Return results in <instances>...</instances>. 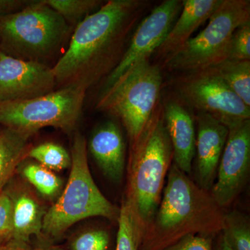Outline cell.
I'll return each instance as SVG.
<instances>
[{
	"instance_id": "6da1fadb",
	"label": "cell",
	"mask_w": 250,
	"mask_h": 250,
	"mask_svg": "<svg viewBox=\"0 0 250 250\" xmlns=\"http://www.w3.org/2000/svg\"><path fill=\"white\" fill-rule=\"evenodd\" d=\"M148 2L110 0L77 24L68 47L52 67L57 89L86 92L118 65Z\"/></svg>"
},
{
	"instance_id": "7a4b0ae2",
	"label": "cell",
	"mask_w": 250,
	"mask_h": 250,
	"mask_svg": "<svg viewBox=\"0 0 250 250\" xmlns=\"http://www.w3.org/2000/svg\"><path fill=\"white\" fill-rule=\"evenodd\" d=\"M223 215L210 192L172 163L160 204L143 235L140 250H161L188 235L215 237L221 232Z\"/></svg>"
},
{
	"instance_id": "3957f363",
	"label": "cell",
	"mask_w": 250,
	"mask_h": 250,
	"mask_svg": "<svg viewBox=\"0 0 250 250\" xmlns=\"http://www.w3.org/2000/svg\"><path fill=\"white\" fill-rule=\"evenodd\" d=\"M130 146L124 199L131 207L143 237L160 204L173 161L162 106L157 105L139 139Z\"/></svg>"
},
{
	"instance_id": "277c9868",
	"label": "cell",
	"mask_w": 250,
	"mask_h": 250,
	"mask_svg": "<svg viewBox=\"0 0 250 250\" xmlns=\"http://www.w3.org/2000/svg\"><path fill=\"white\" fill-rule=\"evenodd\" d=\"M70 154L66 185L44 217L42 236L52 243L81 220L92 217L117 220L119 215V208L108 201L94 182L88 166L87 141L80 133L74 136Z\"/></svg>"
},
{
	"instance_id": "5b68a950",
	"label": "cell",
	"mask_w": 250,
	"mask_h": 250,
	"mask_svg": "<svg viewBox=\"0 0 250 250\" xmlns=\"http://www.w3.org/2000/svg\"><path fill=\"white\" fill-rule=\"evenodd\" d=\"M72 27L41 1L0 19V52L48 65L68 40Z\"/></svg>"
},
{
	"instance_id": "8992f818",
	"label": "cell",
	"mask_w": 250,
	"mask_h": 250,
	"mask_svg": "<svg viewBox=\"0 0 250 250\" xmlns=\"http://www.w3.org/2000/svg\"><path fill=\"white\" fill-rule=\"evenodd\" d=\"M248 22L249 0H223L205 29L166 57L164 65L168 70L188 74L215 67L228 59L233 34Z\"/></svg>"
},
{
	"instance_id": "52a82bcc",
	"label": "cell",
	"mask_w": 250,
	"mask_h": 250,
	"mask_svg": "<svg viewBox=\"0 0 250 250\" xmlns=\"http://www.w3.org/2000/svg\"><path fill=\"white\" fill-rule=\"evenodd\" d=\"M162 82L159 67L144 59L99 97L97 108L119 118L133 144L159 104Z\"/></svg>"
},
{
	"instance_id": "ba28073f",
	"label": "cell",
	"mask_w": 250,
	"mask_h": 250,
	"mask_svg": "<svg viewBox=\"0 0 250 250\" xmlns=\"http://www.w3.org/2000/svg\"><path fill=\"white\" fill-rule=\"evenodd\" d=\"M85 97L84 91L62 88L35 98L0 103V125L33 135L48 126L70 134L80 121Z\"/></svg>"
},
{
	"instance_id": "9c48e42d",
	"label": "cell",
	"mask_w": 250,
	"mask_h": 250,
	"mask_svg": "<svg viewBox=\"0 0 250 250\" xmlns=\"http://www.w3.org/2000/svg\"><path fill=\"white\" fill-rule=\"evenodd\" d=\"M179 93L198 112L208 113L227 126L250 119V107L243 103L213 68L189 74Z\"/></svg>"
},
{
	"instance_id": "30bf717a",
	"label": "cell",
	"mask_w": 250,
	"mask_h": 250,
	"mask_svg": "<svg viewBox=\"0 0 250 250\" xmlns=\"http://www.w3.org/2000/svg\"><path fill=\"white\" fill-rule=\"evenodd\" d=\"M182 9V1L166 0L156 6L136 27L121 62L103 80L100 96L106 93L125 72L161 45Z\"/></svg>"
},
{
	"instance_id": "8fae6325",
	"label": "cell",
	"mask_w": 250,
	"mask_h": 250,
	"mask_svg": "<svg viewBox=\"0 0 250 250\" xmlns=\"http://www.w3.org/2000/svg\"><path fill=\"white\" fill-rule=\"evenodd\" d=\"M228 140L210 194L222 208L229 207L247 183L250 170V119L228 126Z\"/></svg>"
},
{
	"instance_id": "7c38bea8",
	"label": "cell",
	"mask_w": 250,
	"mask_h": 250,
	"mask_svg": "<svg viewBox=\"0 0 250 250\" xmlns=\"http://www.w3.org/2000/svg\"><path fill=\"white\" fill-rule=\"evenodd\" d=\"M56 88L52 67L0 52V103L37 98Z\"/></svg>"
},
{
	"instance_id": "4fadbf2b",
	"label": "cell",
	"mask_w": 250,
	"mask_h": 250,
	"mask_svg": "<svg viewBox=\"0 0 250 250\" xmlns=\"http://www.w3.org/2000/svg\"><path fill=\"white\" fill-rule=\"evenodd\" d=\"M195 119L197 125L195 153L196 183L202 188L210 191L228 140L229 129L208 113L198 112Z\"/></svg>"
},
{
	"instance_id": "5bb4252c",
	"label": "cell",
	"mask_w": 250,
	"mask_h": 250,
	"mask_svg": "<svg viewBox=\"0 0 250 250\" xmlns=\"http://www.w3.org/2000/svg\"><path fill=\"white\" fill-rule=\"evenodd\" d=\"M164 118L173 152V164L189 175L195 153V120L183 105L174 100L166 103Z\"/></svg>"
},
{
	"instance_id": "9a60e30c",
	"label": "cell",
	"mask_w": 250,
	"mask_h": 250,
	"mask_svg": "<svg viewBox=\"0 0 250 250\" xmlns=\"http://www.w3.org/2000/svg\"><path fill=\"white\" fill-rule=\"evenodd\" d=\"M89 151L103 174L115 182L124 174L126 146L121 128L113 121L100 125L87 142Z\"/></svg>"
},
{
	"instance_id": "2e32d148",
	"label": "cell",
	"mask_w": 250,
	"mask_h": 250,
	"mask_svg": "<svg viewBox=\"0 0 250 250\" xmlns=\"http://www.w3.org/2000/svg\"><path fill=\"white\" fill-rule=\"evenodd\" d=\"M5 190L11 197L14 212L12 239L29 242L32 236L43 238L42 225L46 210L40 199L24 184L10 182Z\"/></svg>"
},
{
	"instance_id": "e0dca14e",
	"label": "cell",
	"mask_w": 250,
	"mask_h": 250,
	"mask_svg": "<svg viewBox=\"0 0 250 250\" xmlns=\"http://www.w3.org/2000/svg\"><path fill=\"white\" fill-rule=\"evenodd\" d=\"M223 0H184L182 9L165 40L156 51L167 57L180 49L197 28L209 19Z\"/></svg>"
},
{
	"instance_id": "ac0fdd59",
	"label": "cell",
	"mask_w": 250,
	"mask_h": 250,
	"mask_svg": "<svg viewBox=\"0 0 250 250\" xmlns=\"http://www.w3.org/2000/svg\"><path fill=\"white\" fill-rule=\"evenodd\" d=\"M32 136L13 128L0 130V192L12 180L18 167L25 160Z\"/></svg>"
},
{
	"instance_id": "d6986e66",
	"label": "cell",
	"mask_w": 250,
	"mask_h": 250,
	"mask_svg": "<svg viewBox=\"0 0 250 250\" xmlns=\"http://www.w3.org/2000/svg\"><path fill=\"white\" fill-rule=\"evenodd\" d=\"M19 172L27 183L48 200L58 198L62 190V181L53 171L49 170L36 161H22L18 167Z\"/></svg>"
},
{
	"instance_id": "ffe728a7",
	"label": "cell",
	"mask_w": 250,
	"mask_h": 250,
	"mask_svg": "<svg viewBox=\"0 0 250 250\" xmlns=\"http://www.w3.org/2000/svg\"><path fill=\"white\" fill-rule=\"evenodd\" d=\"M211 68L250 107V61L226 59Z\"/></svg>"
},
{
	"instance_id": "44dd1931",
	"label": "cell",
	"mask_w": 250,
	"mask_h": 250,
	"mask_svg": "<svg viewBox=\"0 0 250 250\" xmlns=\"http://www.w3.org/2000/svg\"><path fill=\"white\" fill-rule=\"evenodd\" d=\"M220 233L233 250H250L249 215L236 210L224 213Z\"/></svg>"
},
{
	"instance_id": "7402d4cb",
	"label": "cell",
	"mask_w": 250,
	"mask_h": 250,
	"mask_svg": "<svg viewBox=\"0 0 250 250\" xmlns=\"http://www.w3.org/2000/svg\"><path fill=\"white\" fill-rule=\"evenodd\" d=\"M26 159H33L49 170L59 172L70 167L71 154L60 145L46 142L28 149Z\"/></svg>"
},
{
	"instance_id": "603a6c76",
	"label": "cell",
	"mask_w": 250,
	"mask_h": 250,
	"mask_svg": "<svg viewBox=\"0 0 250 250\" xmlns=\"http://www.w3.org/2000/svg\"><path fill=\"white\" fill-rule=\"evenodd\" d=\"M115 250H140L143 234L138 226L131 207L123 199L118 218Z\"/></svg>"
},
{
	"instance_id": "cb8c5ba5",
	"label": "cell",
	"mask_w": 250,
	"mask_h": 250,
	"mask_svg": "<svg viewBox=\"0 0 250 250\" xmlns=\"http://www.w3.org/2000/svg\"><path fill=\"white\" fill-rule=\"evenodd\" d=\"M46 4L54 9L65 22L73 28L76 27L95 9L103 6L100 0H43Z\"/></svg>"
},
{
	"instance_id": "d4e9b609",
	"label": "cell",
	"mask_w": 250,
	"mask_h": 250,
	"mask_svg": "<svg viewBox=\"0 0 250 250\" xmlns=\"http://www.w3.org/2000/svg\"><path fill=\"white\" fill-rule=\"evenodd\" d=\"M111 238L106 230L91 228L74 235L67 243V250H109Z\"/></svg>"
},
{
	"instance_id": "484cf974",
	"label": "cell",
	"mask_w": 250,
	"mask_h": 250,
	"mask_svg": "<svg viewBox=\"0 0 250 250\" xmlns=\"http://www.w3.org/2000/svg\"><path fill=\"white\" fill-rule=\"evenodd\" d=\"M228 59L250 61V22L238 27L233 34Z\"/></svg>"
},
{
	"instance_id": "4316f807",
	"label": "cell",
	"mask_w": 250,
	"mask_h": 250,
	"mask_svg": "<svg viewBox=\"0 0 250 250\" xmlns=\"http://www.w3.org/2000/svg\"><path fill=\"white\" fill-rule=\"evenodd\" d=\"M14 212L11 197L6 190L0 192V241L6 243L12 239Z\"/></svg>"
},
{
	"instance_id": "83f0119b",
	"label": "cell",
	"mask_w": 250,
	"mask_h": 250,
	"mask_svg": "<svg viewBox=\"0 0 250 250\" xmlns=\"http://www.w3.org/2000/svg\"><path fill=\"white\" fill-rule=\"evenodd\" d=\"M215 237L188 235L161 250H213Z\"/></svg>"
},
{
	"instance_id": "f1b7e54d",
	"label": "cell",
	"mask_w": 250,
	"mask_h": 250,
	"mask_svg": "<svg viewBox=\"0 0 250 250\" xmlns=\"http://www.w3.org/2000/svg\"><path fill=\"white\" fill-rule=\"evenodd\" d=\"M31 2L24 0H0V19L21 11Z\"/></svg>"
},
{
	"instance_id": "f546056e",
	"label": "cell",
	"mask_w": 250,
	"mask_h": 250,
	"mask_svg": "<svg viewBox=\"0 0 250 250\" xmlns=\"http://www.w3.org/2000/svg\"><path fill=\"white\" fill-rule=\"evenodd\" d=\"M0 250H42V248L39 243L37 246H33L29 242L11 239L0 247Z\"/></svg>"
},
{
	"instance_id": "4dcf8cb0",
	"label": "cell",
	"mask_w": 250,
	"mask_h": 250,
	"mask_svg": "<svg viewBox=\"0 0 250 250\" xmlns=\"http://www.w3.org/2000/svg\"><path fill=\"white\" fill-rule=\"evenodd\" d=\"M213 250H233L228 244L221 233L215 237L213 241Z\"/></svg>"
},
{
	"instance_id": "1f68e13d",
	"label": "cell",
	"mask_w": 250,
	"mask_h": 250,
	"mask_svg": "<svg viewBox=\"0 0 250 250\" xmlns=\"http://www.w3.org/2000/svg\"><path fill=\"white\" fill-rule=\"evenodd\" d=\"M39 241V244L40 245L42 250H67L65 248H62V246H57L54 244V243L47 241L45 238L40 240Z\"/></svg>"
},
{
	"instance_id": "d6a6232c",
	"label": "cell",
	"mask_w": 250,
	"mask_h": 250,
	"mask_svg": "<svg viewBox=\"0 0 250 250\" xmlns=\"http://www.w3.org/2000/svg\"><path fill=\"white\" fill-rule=\"evenodd\" d=\"M5 244V243H2L1 241H0V247L2 246L3 245Z\"/></svg>"
}]
</instances>
